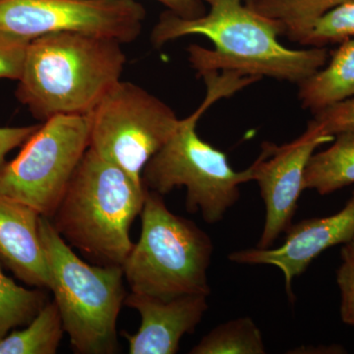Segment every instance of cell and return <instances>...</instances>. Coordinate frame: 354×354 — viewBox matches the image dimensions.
<instances>
[{"label":"cell","instance_id":"1","mask_svg":"<svg viewBox=\"0 0 354 354\" xmlns=\"http://www.w3.org/2000/svg\"><path fill=\"white\" fill-rule=\"evenodd\" d=\"M200 1L209 6L208 12L185 19L167 11L151 35L156 48L191 35L211 39L214 50L197 44L187 48L191 66L200 76L230 71L298 84L327 64L329 50L326 48L290 50L283 46L279 41L283 35L281 21L266 17L244 6L242 0Z\"/></svg>","mask_w":354,"mask_h":354},{"label":"cell","instance_id":"2","mask_svg":"<svg viewBox=\"0 0 354 354\" xmlns=\"http://www.w3.org/2000/svg\"><path fill=\"white\" fill-rule=\"evenodd\" d=\"M127 64L116 39L60 32L32 39L16 97L39 120L87 115L120 81Z\"/></svg>","mask_w":354,"mask_h":354},{"label":"cell","instance_id":"3","mask_svg":"<svg viewBox=\"0 0 354 354\" xmlns=\"http://www.w3.org/2000/svg\"><path fill=\"white\" fill-rule=\"evenodd\" d=\"M207 86L204 102L191 115L180 120L167 144L144 167L142 183L147 189L167 195L174 188H186V209L200 212L209 225L223 220L239 201L241 185L253 181L252 167L236 171L225 153L200 138L198 120L207 109L259 79L234 72H209L201 75Z\"/></svg>","mask_w":354,"mask_h":354},{"label":"cell","instance_id":"4","mask_svg":"<svg viewBox=\"0 0 354 354\" xmlns=\"http://www.w3.org/2000/svg\"><path fill=\"white\" fill-rule=\"evenodd\" d=\"M148 191L88 148L50 220L67 243L97 264L122 267L134 244L130 227Z\"/></svg>","mask_w":354,"mask_h":354},{"label":"cell","instance_id":"5","mask_svg":"<svg viewBox=\"0 0 354 354\" xmlns=\"http://www.w3.org/2000/svg\"><path fill=\"white\" fill-rule=\"evenodd\" d=\"M39 228L50 290L72 348L81 354L118 353V319L127 297L122 267L84 262L46 216H39Z\"/></svg>","mask_w":354,"mask_h":354},{"label":"cell","instance_id":"6","mask_svg":"<svg viewBox=\"0 0 354 354\" xmlns=\"http://www.w3.org/2000/svg\"><path fill=\"white\" fill-rule=\"evenodd\" d=\"M162 195L148 191L138 241L122 265L132 292L171 299L209 297L213 241L192 221L172 214Z\"/></svg>","mask_w":354,"mask_h":354},{"label":"cell","instance_id":"7","mask_svg":"<svg viewBox=\"0 0 354 354\" xmlns=\"http://www.w3.org/2000/svg\"><path fill=\"white\" fill-rule=\"evenodd\" d=\"M90 127L88 114L44 121L19 155L0 167V192L53 218L90 146Z\"/></svg>","mask_w":354,"mask_h":354},{"label":"cell","instance_id":"8","mask_svg":"<svg viewBox=\"0 0 354 354\" xmlns=\"http://www.w3.org/2000/svg\"><path fill=\"white\" fill-rule=\"evenodd\" d=\"M88 115V148L139 183L144 167L180 123L162 100L121 80Z\"/></svg>","mask_w":354,"mask_h":354},{"label":"cell","instance_id":"9","mask_svg":"<svg viewBox=\"0 0 354 354\" xmlns=\"http://www.w3.org/2000/svg\"><path fill=\"white\" fill-rule=\"evenodd\" d=\"M146 17L136 0H0V32L32 39L77 32L136 41Z\"/></svg>","mask_w":354,"mask_h":354},{"label":"cell","instance_id":"10","mask_svg":"<svg viewBox=\"0 0 354 354\" xmlns=\"http://www.w3.org/2000/svg\"><path fill=\"white\" fill-rule=\"evenodd\" d=\"M334 138L306 128L304 134L290 143L263 144L259 157L251 165L253 181L259 186L266 208L264 230L257 247L270 248L290 227L304 191V172L310 158L319 146Z\"/></svg>","mask_w":354,"mask_h":354},{"label":"cell","instance_id":"11","mask_svg":"<svg viewBox=\"0 0 354 354\" xmlns=\"http://www.w3.org/2000/svg\"><path fill=\"white\" fill-rule=\"evenodd\" d=\"M354 236V193L346 206L332 216L300 221L286 230L285 242L277 248L243 249L228 255L241 265H270L285 277L286 290L292 297L293 279L304 274L327 249L346 244Z\"/></svg>","mask_w":354,"mask_h":354},{"label":"cell","instance_id":"12","mask_svg":"<svg viewBox=\"0 0 354 354\" xmlns=\"http://www.w3.org/2000/svg\"><path fill=\"white\" fill-rule=\"evenodd\" d=\"M207 295H188L162 299L132 292L124 305L138 312V332H122L130 354H176L184 335L192 334L208 310Z\"/></svg>","mask_w":354,"mask_h":354},{"label":"cell","instance_id":"13","mask_svg":"<svg viewBox=\"0 0 354 354\" xmlns=\"http://www.w3.org/2000/svg\"><path fill=\"white\" fill-rule=\"evenodd\" d=\"M39 214L0 192V263L26 285L50 290Z\"/></svg>","mask_w":354,"mask_h":354},{"label":"cell","instance_id":"14","mask_svg":"<svg viewBox=\"0 0 354 354\" xmlns=\"http://www.w3.org/2000/svg\"><path fill=\"white\" fill-rule=\"evenodd\" d=\"M298 99L312 113L354 97V38L346 39L333 51L330 64L304 81Z\"/></svg>","mask_w":354,"mask_h":354},{"label":"cell","instance_id":"15","mask_svg":"<svg viewBox=\"0 0 354 354\" xmlns=\"http://www.w3.org/2000/svg\"><path fill=\"white\" fill-rule=\"evenodd\" d=\"M334 143L313 153L305 169L304 189L332 194L354 183V127L337 133Z\"/></svg>","mask_w":354,"mask_h":354},{"label":"cell","instance_id":"16","mask_svg":"<svg viewBox=\"0 0 354 354\" xmlns=\"http://www.w3.org/2000/svg\"><path fill=\"white\" fill-rule=\"evenodd\" d=\"M64 333L57 304L48 302L25 329L0 339V354H55Z\"/></svg>","mask_w":354,"mask_h":354},{"label":"cell","instance_id":"17","mask_svg":"<svg viewBox=\"0 0 354 354\" xmlns=\"http://www.w3.org/2000/svg\"><path fill=\"white\" fill-rule=\"evenodd\" d=\"M281 24V36L301 46L326 48L328 44H341L354 38V0L335 6L308 22Z\"/></svg>","mask_w":354,"mask_h":354},{"label":"cell","instance_id":"18","mask_svg":"<svg viewBox=\"0 0 354 354\" xmlns=\"http://www.w3.org/2000/svg\"><path fill=\"white\" fill-rule=\"evenodd\" d=\"M191 354H264L262 333L249 317L221 324L204 335Z\"/></svg>","mask_w":354,"mask_h":354},{"label":"cell","instance_id":"19","mask_svg":"<svg viewBox=\"0 0 354 354\" xmlns=\"http://www.w3.org/2000/svg\"><path fill=\"white\" fill-rule=\"evenodd\" d=\"M48 302L43 288H22L0 268V339L14 328L27 326Z\"/></svg>","mask_w":354,"mask_h":354},{"label":"cell","instance_id":"20","mask_svg":"<svg viewBox=\"0 0 354 354\" xmlns=\"http://www.w3.org/2000/svg\"><path fill=\"white\" fill-rule=\"evenodd\" d=\"M353 0H247V6L266 17L283 23L316 19L335 6Z\"/></svg>","mask_w":354,"mask_h":354},{"label":"cell","instance_id":"21","mask_svg":"<svg viewBox=\"0 0 354 354\" xmlns=\"http://www.w3.org/2000/svg\"><path fill=\"white\" fill-rule=\"evenodd\" d=\"M354 127V97L337 102L314 113L307 128L323 135L335 137L337 133Z\"/></svg>","mask_w":354,"mask_h":354},{"label":"cell","instance_id":"22","mask_svg":"<svg viewBox=\"0 0 354 354\" xmlns=\"http://www.w3.org/2000/svg\"><path fill=\"white\" fill-rule=\"evenodd\" d=\"M30 41L28 39L0 32V79L19 80Z\"/></svg>","mask_w":354,"mask_h":354},{"label":"cell","instance_id":"23","mask_svg":"<svg viewBox=\"0 0 354 354\" xmlns=\"http://www.w3.org/2000/svg\"><path fill=\"white\" fill-rule=\"evenodd\" d=\"M337 283L341 291L342 320L354 327V259L344 258L337 272Z\"/></svg>","mask_w":354,"mask_h":354},{"label":"cell","instance_id":"24","mask_svg":"<svg viewBox=\"0 0 354 354\" xmlns=\"http://www.w3.org/2000/svg\"><path fill=\"white\" fill-rule=\"evenodd\" d=\"M41 124L21 127H0V167L6 164V158L11 151L27 141Z\"/></svg>","mask_w":354,"mask_h":354},{"label":"cell","instance_id":"25","mask_svg":"<svg viewBox=\"0 0 354 354\" xmlns=\"http://www.w3.org/2000/svg\"><path fill=\"white\" fill-rule=\"evenodd\" d=\"M164 4L169 11L185 19H193L204 15L205 8L200 0H156Z\"/></svg>","mask_w":354,"mask_h":354},{"label":"cell","instance_id":"26","mask_svg":"<svg viewBox=\"0 0 354 354\" xmlns=\"http://www.w3.org/2000/svg\"><path fill=\"white\" fill-rule=\"evenodd\" d=\"M342 258H353L354 259V236L348 243L344 244L342 249Z\"/></svg>","mask_w":354,"mask_h":354}]
</instances>
